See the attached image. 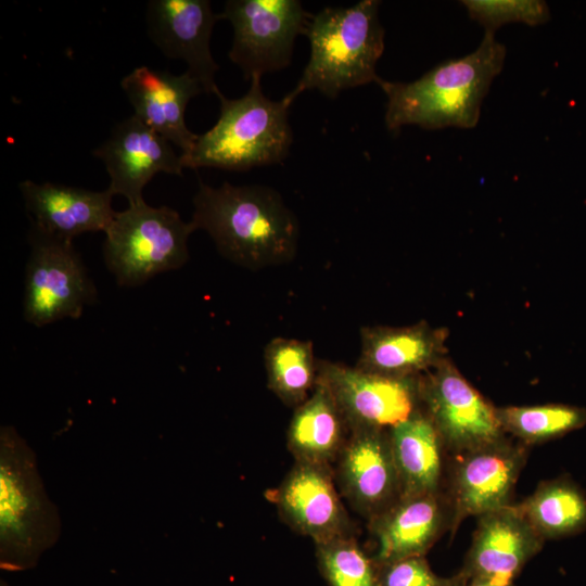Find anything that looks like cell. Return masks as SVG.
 <instances>
[{"label": "cell", "instance_id": "cell-1", "mask_svg": "<svg viewBox=\"0 0 586 586\" xmlns=\"http://www.w3.org/2000/svg\"><path fill=\"white\" fill-rule=\"evenodd\" d=\"M190 222L204 230L217 251L251 270L291 262L297 251L298 220L273 188L200 180Z\"/></svg>", "mask_w": 586, "mask_h": 586}, {"label": "cell", "instance_id": "cell-2", "mask_svg": "<svg viewBox=\"0 0 586 586\" xmlns=\"http://www.w3.org/2000/svg\"><path fill=\"white\" fill-rule=\"evenodd\" d=\"M505 59V46L486 30L473 52L447 60L413 81L379 78L375 84L387 98L386 128L398 132L407 125L424 129L475 127L482 102Z\"/></svg>", "mask_w": 586, "mask_h": 586}, {"label": "cell", "instance_id": "cell-3", "mask_svg": "<svg viewBox=\"0 0 586 586\" xmlns=\"http://www.w3.org/2000/svg\"><path fill=\"white\" fill-rule=\"evenodd\" d=\"M380 3L361 0L349 7H326L311 15L305 31L309 60L296 86L284 95L291 105L306 90L334 99L344 90L378 81L375 67L385 36Z\"/></svg>", "mask_w": 586, "mask_h": 586}, {"label": "cell", "instance_id": "cell-4", "mask_svg": "<svg viewBox=\"0 0 586 586\" xmlns=\"http://www.w3.org/2000/svg\"><path fill=\"white\" fill-rule=\"evenodd\" d=\"M260 79L253 76L250 88L238 99L217 92L218 119L211 129L198 135L188 154H180L184 168L244 171L285 160L293 142L291 104L284 98L275 101L266 97Z\"/></svg>", "mask_w": 586, "mask_h": 586}, {"label": "cell", "instance_id": "cell-5", "mask_svg": "<svg viewBox=\"0 0 586 586\" xmlns=\"http://www.w3.org/2000/svg\"><path fill=\"white\" fill-rule=\"evenodd\" d=\"M0 450V562L7 570H25L56 542L59 514L34 453L14 428H1Z\"/></svg>", "mask_w": 586, "mask_h": 586}, {"label": "cell", "instance_id": "cell-6", "mask_svg": "<svg viewBox=\"0 0 586 586\" xmlns=\"http://www.w3.org/2000/svg\"><path fill=\"white\" fill-rule=\"evenodd\" d=\"M193 231L192 224L168 206L154 207L145 201L128 205L116 212L105 231L104 262L118 285H141L188 262V239Z\"/></svg>", "mask_w": 586, "mask_h": 586}, {"label": "cell", "instance_id": "cell-7", "mask_svg": "<svg viewBox=\"0 0 586 586\" xmlns=\"http://www.w3.org/2000/svg\"><path fill=\"white\" fill-rule=\"evenodd\" d=\"M30 255L26 265L24 319L36 326L77 319L97 302L98 292L72 241L29 229Z\"/></svg>", "mask_w": 586, "mask_h": 586}, {"label": "cell", "instance_id": "cell-8", "mask_svg": "<svg viewBox=\"0 0 586 586\" xmlns=\"http://www.w3.org/2000/svg\"><path fill=\"white\" fill-rule=\"evenodd\" d=\"M311 15L298 0H228L221 16L233 29L229 60L246 80L288 67Z\"/></svg>", "mask_w": 586, "mask_h": 586}, {"label": "cell", "instance_id": "cell-9", "mask_svg": "<svg viewBox=\"0 0 586 586\" xmlns=\"http://www.w3.org/2000/svg\"><path fill=\"white\" fill-rule=\"evenodd\" d=\"M420 407L447 454L466 453L506 434L493 406L447 356L419 379Z\"/></svg>", "mask_w": 586, "mask_h": 586}, {"label": "cell", "instance_id": "cell-10", "mask_svg": "<svg viewBox=\"0 0 586 586\" xmlns=\"http://www.w3.org/2000/svg\"><path fill=\"white\" fill-rule=\"evenodd\" d=\"M455 457L445 491L451 511V536L466 518L511 505L527 446L505 435Z\"/></svg>", "mask_w": 586, "mask_h": 586}, {"label": "cell", "instance_id": "cell-11", "mask_svg": "<svg viewBox=\"0 0 586 586\" xmlns=\"http://www.w3.org/2000/svg\"><path fill=\"white\" fill-rule=\"evenodd\" d=\"M419 377L396 378L318 360L317 381L340 408L349 430H388L420 407Z\"/></svg>", "mask_w": 586, "mask_h": 586}, {"label": "cell", "instance_id": "cell-12", "mask_svg": "<svg viewBox=\"0 0 586 586\" xmlns=\"http://www.w3.org/2000/svg\"><path fill=\"white\" fill-rule=\"evenodd\" d=\"M332 466L295 461L281 484L266 493L283 521L315 544L354 535L336 491Z\"/></svg>", "mask_w": 586, "mask_h": 586}, {"label": "cell", "instance_id": "cell-13", "mask_svg": "<svg viewBox=\"0 0 586 586\" xmlns=\"http://www.w3.org/2000/svg\"><path fill=\"white\" fill-rule=\"evenodd\" d=\"M222 20L208 0H151L146 4V28L152 42L169 59L182 60L200 80L205 93L219 91L215 75L219 65L211 52L215 24Z\"/></svg>", "mask_w": 586, "mask_h": 586}, {"label": "cell", "instance_id": "cell-14", "mask_svg": "<svg viewBox=\"0 0 586 586\" xmlns=\"http://www.w3.org/2000/svg\"><path fill=\"white\" fill-rule=\"evenodd\" d=\"M334 475L343 496L368 521L400 497L388 431L355 428L336 459Z\"/></svg>", "mask_w": 586, "mask_h": 586}, {"label": "cell", "instance_id": "cell-15", "mask_svg": "<svg viewBox=\"0 0 586 586\" xmlns=\"http://www.w3.org/2000/svg\"><path fill=\"white\" fill-rule=\"evenodd\" d=\"M92 154L110 176L109 192L127 199L129 205L143 202V189L158 173L182 175L181 155L170 142L132 115L118 123Z\"/></svg>", "mask_w": 586, "mask_h": 586}, {"label": "cell", "instance_id": "cell-16", "mask_svg": "<svg viewBox=\"0 0 586 586\" xmlns=\"http://www.w3.org/2000/svg\"><path fill=\"white\" fill-rule=\"evenodd\" d=\"M544 543L517 505L492 510L477 517L472 544L459 573L468 582L480 577L513 584Z\"/></svg>", "mask_w": 586, "mask_h": 586}, {"label": "cell", "instance_id": "cell-17", "mask_svg": "<svg viewBox=\"0 0 586 586\" xmlns=\"http://www.w3.org/2000/svg\"><path fill=\"white\" fill-rule=\"evenodd\" d=\"M120 87L135 116L178 145L181 155L191 151L198 135L186 124V110L191 99L204 92L198 78L188 71L175 75L142 65L125 75Z\"/></svg>", "mask_w": 586, "mask_h": 586}, {"label": "cell", "instance_id": "cell-18", "mask_svg": "<svg viewBox=\"0 0 586 586\" xmlns=\"http://www.w3.org/2000/svg\"><path fill=\"white\" fill-rule=\"evenodd\" d=\"M20 190L30 226L50 237L72 241L86 232H105L116 212L109 190L24 180Z\"/></svg>", "mask_w": 586, "mask_h": 586}, {"label": "cell", "instance_id": "cell-19", "mask_svg": "<svg viewBox=\"0 0 586 586\" xmlns=\"http://www.w3.org/2000/svg\"><path fill=\"white\" fill-rule=\"evenodd\" d=\"M451 511L444 493L399 497L369 521L375 540L372 556L378 565L424 556L450 528Z\"/></svg>", "mask_w": 586, "mask_h": 586}, {"label": "cell", "instance_id": "cell-20", "mask_svg": "<svg viewBox=\"0 0 586 586\" xmlns=\"http://www.w3.org/2000/svg\"><path fill=\"white\" fill-rule=\"evenodd\" d=\"M448 334L446 328L424 320L406 327H362L355 367L388 377H419L447 357Z\"/></svg>", "mask_w": 586, "mask_h": 586}, {"label": "cell", "instance_id": "cell-21", "mask_svg": "<svg viewBox=\"0 0 586 586\" xmlns=\"http://www.w3.org/2000/svg\"><path fill=\"white\" fill-rule=\"evenodd\" d=\"M387 431L400 497L444 493L447 451L421 407Z\"/></svg>", "mask_w": 586, "mask_h": 586}, {"label": "cell", "instance_id": "cell-22", "mask_svg": "<svg viewBox=\"0 0 586 586\" xmlns=\"http://www.w3.org/2000/svg\"><path fill=\"white\" fill-rule=\"evenodd\" d=\"M349 428L328 388L316 382L305 402L295 408L288 430V447L295 461L332 466Z\"/></svg>", "mask_w": 586, "mask_h": 586}, {"label": "cell", "instance_id": "cell-23", "mask_svg": "<svg viewBox=\"0 0 586 586\" xmlns=\"http://www.w3.org/2000/svg\"><path fill=\"white\" fill-rule=\"evenodd\" d=\"M517 507L545 540L586 531V493L568 475L540 482Z\"/></svg>", "mask_w": 586, "mask_h": 586}, {"label": "cell", "instance_id": "cell-24", "mask_svg": "<svg viewBox=\"0 0 586 586\" xmlns=\"http://www.w3.org/2000/svg\"><path fill=\"white\" fill-rule=\"evenodd\" d=\"M268 388L286 406L297 407L313 392L317 365L311 342L273 337L265 346Z\"/></svg>", "mask_w": 586, "mask_h": 586}, {"label": "cell", "instance_id": "cell-25", "mask_svg": "<svg viewBox=\"0 0 586 586\" xmlns=\"http://www.w3.org/2000/svg\"><path fill=\"white\" fill-rule=\"evenodd\" d=\"M500 428L530 446L566 435L586 425V409L565 404L496 408Z\"/></svg>", "mask_w": 586, "mask_h": 586}, {"label": "cell", "instance_id": "cell-26", "mask_svg": "<svg viewBox=\"0 0 586 586\" xmlns=\"http://www.w3.org/2000/svg\"><path fill=\"white\" fill-rule=\"evenodd\" d=\"M316 557L329 586H379V565L354 535L316 544Z\"/></svg>", "mask_w": 586, "mask_h": 586}, {"label": "cell", "instance_id": "cell-27", "mask_svg": "<svg viewBox=\"0 0 586 586\" xmlns=\"http://www.w3.org/2000/svg\"><path fill=\"white\" fill-rule=\"evenodd\" d=\"M461 3L471 18L493 33L507 23L537 26L550 17L547 3L539 0H463Z\"/></svg>", "mask_w": 586, "mask_h": 586}, {"label": "cell", "instance_id": "cell-28", "mask_svg": "<svg viewBox=\"0 0 586 586\" xmlns=\"http://www.w3.org/2000/svg\"><path fill=\"white\" fill-rule=\"evenodd\" d=\"M459 572L450 577L435 574L424 556L409 557L379 565V586H466Z\"/></svg>", "mask_w": 586, "mask_h": 586}, {"label": "cell", "instance_id": "cell-29", "mask_svg": "<svg viewBox=\"0 0 586 586\" xmlns=\"http://www.w3.org/2000/svg\"><path fill=\"white\" fill-rule=\"evenodd\" d=\"M466 586H514V585L513 584L504 585V584H498L486 578L476 577V578L470 579Z\"/></svg>", "mask_w": 586, "mask_h": 586}, {"label": "cell", "instance_id": "cell-30", "mask_svg": "<svg viewBox=\"0 0 586 586\" xmlns=\"http://www.w3.org/2000/svg\"><path fill=\"white\" fill-rule=\"evenodd\" d=\"M1 586H7V584H5V583H3V582H1Z\"/></svg>", "mask_w": 586, "mask_h": 586}]
</instances>
